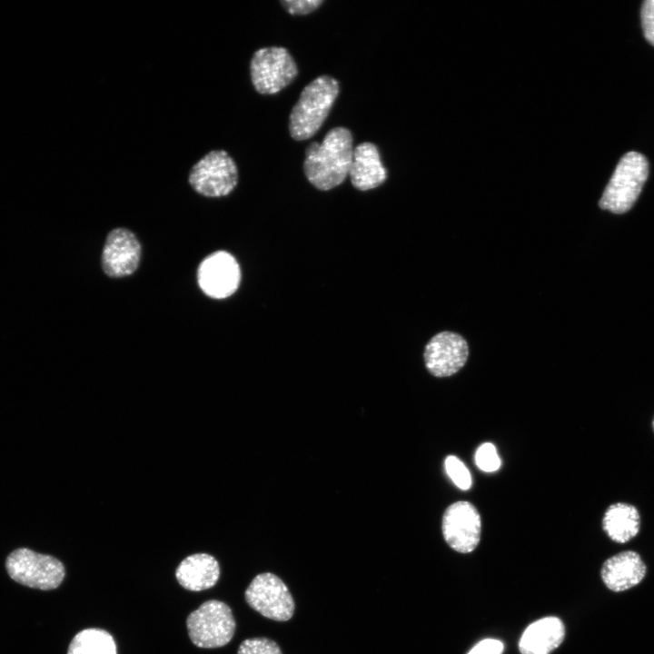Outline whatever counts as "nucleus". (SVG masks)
Instances as JSON below:
<instances>
[{
    "instance_id": "f257e3e1",
    "label": "nucleus",
    "mask_w": 654,
    "mask_h": 654,
    "mask_svg": "<svg viewBox=\"0 0 654 654\" xmlns=\"http://www.w3.org/2000/svg\"><path fill=\"white\" fill-rule=\"evenodd\" d=\"M353 150L349 129L342 126L331 129L322 143L312 142L306 148L303 162L306 178L322 191L340 185L349 174Z\"/></svg>"
},
{
    "instance_id": "f03ea898",
    "label": "nucleus",
    "mask_w": 654,
    "mask_h": 654,
    "mask_svg": "<svg viewBox=\"0 0 654 654\" xmlns=\"http://www.w3.org/2000/svg\"><path fill=\"white\" fill-rule=\"evenodd\" d=\"M339 92V82L330 75H321L310 82L290 114L291 136L303 141L314 135L327 118Z\"/></svg>"
},
{
    "instance_id": "7ed1b4c3",
    "label": "nucleus",
    "mask_w": 654,
    "mask_h": 654,
    "mask_svg": "<svg viewBox=\"0 0 654 654\" xmlns=\"http://www.w3.org/2000/svg\"><path fill=\"white\" fill-rule=\"evenodd\" d=\"M187 183L204 198L227 196L239 183L238 165L225 149L211 150L192 165Z\"/></svg>"
},
{
    "instance_id": "20e7f679",
    "label": "nucleus",
    "mask_w": 654,
    "mask_h": 654,
    "mask_svg": "<svg viewBox=\"0 0 654 654\" xmlns=\"http://www.w3.org/2000/svg\"><path fill=\"white\" fill-rule=\"evenodd\" d=\"M649 164L638 152H629L619 160L599 202L600 207L614 213L629 211L648 178Z\"/></svg>"
},
{
    "instance_id": "39448f33",
    "label": "nucleus",
    "mask_w": 654,
    "mask_h": 654,
    "mask_svg": "<svg viewBox=\"0 0 654 654\" xmlns=\"http://www.w3.org/2000/svg\"><path fill=\"white\" fill-rule=\"evenodd\" d=\"M5 569L17 583L42 590L57 588L65 575L64 566L59 560L26 548L12 551L6 558Z\"/></svg>"
},
{
    "instance_id": "423d86ee",
    "label": "nucleus",
    "mask_w": 654,
    "mask_h": 654,
    "mask_svg": "<svg viewBox=\"0 0 654 654\" xmlns=\"http://www.w3.org/2000/svg\"><path fill=\"white\" fill-rule=\"evenodd\" d=\"M191 641L199 648L213 649L226 645L235 631V620L230 607L220 600L203 602L187 618Z\"/></svg>"
},
{
    "instance_id": "0eeeda50",
    "label": "nucleus",
    "mask_w": 654,
    "mask_h": 654,
    "mask_svg": "<svg viewBox=\"0 0 654 654\" xmlns=\"http://www.w3.org/2000/svg\"><path fill=\"white\" fill-rule=\"evenodd\" d=\"M250 78L262 94H272L289 85L298 74L295 61L284 47L270 46L256 50L250 61Z\"/></svg>"
},
{
    "instance_id": "6e6552de",
    "label": "nucleus",
    "mask_w": 654,
    "mask_h": 654,
    "mask_svg": "<svg viewBox=\"0 0 654 654\" xmlns=\"http://www.w3.org/2000/svg\"><path fill=\"white\" fill-rule=\"evenodd\" d=\"M248 605L263 616L287 621L294 613L295 603L286 584L275 574H258L244 593Z\"/></svg>"
},
{
    "instance_id": "1a4fd4ad",
    "label": "nucleus",
    "mask_w": 654,
    "mask_h": 654,
    "mask_svg": "<svg viewBox=\"0 0 654 654\" xmlns=\"http://www.w3.org/2000/svg\"><path fill=\"white\" fill-rule=\"evenodd\" d=\"M240 282L239 263L228 252L212 253L198 266V285L210 298L224 299L231 296L238 289Z\"/></svg>"
},
{
    "instance_id": "9d476101",
    "label": "nucleus",
    "mask_w": 654,
    "mask_h": 654,
    "mask_svg": "<svg viewBox=\"0 0 654 654\" xmlns=\"http://www.w3.org/2000/svg\"><path fill=\"white\" fill-rule=\"evenodd\" d=\"M141 257L142 246L136 235L127 228L117 227L105 237L101 267L106 276L123 278L137 270Z\"/></svg>"
},
{
    "instance_id": "9b49d317",
    "label": "nucleus",
    "mask_w": 654,
    "mask_h": 654,
    "mask_svg": "<svg viewBox=\"0 0 654 654\" xmlns=\"http://www.w3.org/2000/svg\"><path fill=\"white\" fill-rule=\"evenodd\" d=\"M441 530L445 541L452 550L461 553L471 552L481 539L480 513L471 502L456 501L446 509Z\"/></svg>"
},
{
    "instance_id": "f8f14e48",
    "label": "nucleus",
    "mask_w": 654,
    "mask_h": 654,
    "mask_svg": "<svg viewBox=\"0 0 654 654\" xmlns=\"http://www.w3.org/2000/svg\"><path fill=\"white\" fill-rule=\"evenodd\" d=\"M469 355L466 341L459 334L442 332L433 336L425 346L424 362L435 377H449L458 372Z\"/></svg>"
},
{
    "instance_id": "ddd939ff",
    "label": "nucleus",
    "mask_w": 654,
    "mask_h": 654,
    "mask_svg": "<svg viewBox=\"0 0 654 654\" xmlns=\"http://www.w3.org/2000/svg\"><path fill=\"white\" fill-rule=\"evenodd\" d=\"M647 567L640 555L625 550L609 558L602 565L600 575L605 586L614 592H622L639 584Z\"/></svg>"
},
{
    "instance_id": "4468645a",
    "label": "nucleus",
    "mask_w": 654,
    "mask_h": 654,
    "mask_svg": "<svg viewBox=\"0 0 654 654\" xmlns=\"http://www.w3.org/2000/svg\"><path fill=\"white\" fill-rule=\"evenodd\" d=\"M349 175L352 185L360 191L374 189L385 182L387 171L374 144L365 142L354 148Z\"/></svg>"
},
{
    "instance_id": "2eb2a0df",
    "label": "nucleus",
    "mask_w": 654,
    "mask_h": 654,
    "mask_svg": "<svg viewBox=\"0 0 654 654\" xmlns=\"http://www.w3.org/2000/svg\"><path fill=\"white\" fill-rule=\"evenodd\" d=\"M179 584L186 590L200 591L213 587L220 577L217 560L207 553H194L183 559L175 570Z\"/></svg>"
},
{
    "instance_id": "dca6fc26",
    "label": "nucleus",
    "mask_w": 654,
    "mask_h": 654,
    "mask_svg": "<svg viewBox=\"0 0 654 654\" xmlns=\"http://www.w3.org/2000/svg\"><path fill=\"white\" fill-rule=\"evenodd\" d=\"M565 637L563 622L556 617H546L530 624L519 641L520 654H550Z\"/></svg>"
},
{
    "instance_id": "f3484780",
    "label": "nucleus",
    "mask_w": 654,
    "mask_h": 654,
    "mask_svg": "<svg viewBox=\"0 0 654 654\" xmlns=\"http://www.w3.org/2000/svg\"><path fill=\"white\" fill-rule=\"evenodd\" d=\"M603 530L614 542L623 544L635 538L640 528L638 509L626 502L613 503L606 510L602 519Z\"/></svg>"
},
{
    "instance_id": "a211bd4d",
    "label": "nucleus",
    "mask_w": 654,
    "mask_h": 654,
    "mask_svg": "<svg viewBox=\"0 0 654 654\" xmlns=\"http://www.w3.org/2000/svg\"><path fill=\"white\" fill-rule=\"evenodd\" d=\"M116 644L104 629L89 628L78 632L69 644L67 654H116Z\"/></svg>"
},
{
    "instance_id": "6ab92c4d",
    "label": "nucleus",
    "mask_w": 654,
    "mask_h": 654,
    "mask_svg": "<svg viewBox=\"0 0 654 654\" xmlns=\"http://www.w3.org/2000/svg\"><path fill=\"white\" fill-rule=\"evenodd\" d=\"M447 474L461 490H466L471 486V476L465 464L456 456L449 455L444 461Z\"/></svg>"
},
{
    "instance_id": "aec40b11",
    "label": "nucleus",
    "mask_w": 654,
    "mask_h": 654,
    "mask_svg": "<svg viewBox=\"0 0 654 654\" xmlns=\"http://www.w3.org/2000/svg\"><path fill=\"white\" fill-rule=\"evenodd\" d=\"M237 654H282L279 645L267 638L244 639L239 646Z\"/></svg>"
},
{
    "instance_id": "412c9836",
    "label": "nucleus",
    "mask_w": 654,
    "mask_h": 654,
    "mask_svg": "<svg viewBox=\"0 0 654 654\" xmlns=\"http://www.w3.org/2000/svg\"><path fill=\"white\" fill-rule=\"evenodd\" d=\"M475 462L485 472L496 471L500 467V459L497 450L490 442H485L477 449Z\"/></svg>"
},
{
    "instance_id": "4be33fe9",
    "label": "nucleus",
    "mask_w": 654,
    "mask_h": 654,
    "mask_svg": "<svg viewBox=\"0 0 654 654\" xmlns=\"http://www.w3.org/2000/svg\"><path fill=\"white\" fill-rule=\"evenodd\" d=\"M640 17L644 36L654 45V0H646L643 3Z\"/></svg>"
},
{
    "instance_id": "5701e85b",
    "label": "nucleus",
    "mask_w": 654,
    "mask_h": 654,
    "mask_svg": "<svg viewBox=\"0 0 654 654\" xmlns=\"http://www.w3.org/2000/svg\"><path fill=\"white\" fill-rule=\"evenodd\" d=\"M322 0H282L281 4L291 15H307L316 10Z\"/></svg>"
},
{
    "instance_id": "b1692460",
    "label": "nucleus",
    "mask_w": 654,
    "mask_h": 654,
    "mask_svg": "<svg viewBox=\"0 0 654 654\" xmlns=\"http://www.w3.org/2000/svg\"><path fill=\"white\" fill-rule=\"evenodd\" d=\"M503 643L495 639H485L476 644L467 654H502Z\"/></svg>"
},
{
    "instance_id": "393cba45",
    "label": "nucleus",
    "mask_w": 654,
    "mask_h": 654,
    "mask_svg": "<svg viewBox=\"0 0 654 654\" xmlns=\"http://www.w3.org/2000/svg\"><path fill=\"white\" fill-rule=\"evenodd\" d=\"M652 428H653V431H654V419H653V421H652Z\"/></svg>"
}]
</instances>
